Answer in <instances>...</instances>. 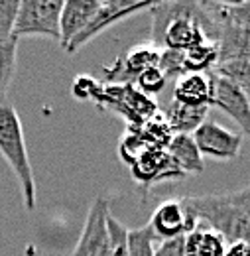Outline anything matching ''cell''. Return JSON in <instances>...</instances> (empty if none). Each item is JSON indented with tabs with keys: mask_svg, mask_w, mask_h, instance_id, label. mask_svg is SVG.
<instances>
[{
	"mask_svg": "<svg viewBox=\"0 0 250 256\" xmlns=\"http://www.w3.org/2000/svg\"><path fill=\"white\" fill-rule=\"evenodd\" d=\"M180 201L195 223L213 228L228 244L250 238V186L232 193L184 197Z\"/></svg>",
	"mask_w": 250,
	"mask_h": 256,
	"instance_id": "1",
	"label": "cell"
},
{
	"mask_svg": "<svg viewBox=\"0 0 250 256\" xmlns=\"http://www.w3.org/2000/svg\"><path fill=\"white\" fill-rule=\"evenodd\" d=\"M0 156L12 168L18 178L22 199L28 211L36 209V180L32 170L24 126L18 116V110L10 102H0Z\"/></svg>",
	"mask_w": 250,
	"mask_h": 256,
	"instance_id": "2",
	"label": "cell"
},
{
	"mask_svg": "<svg viewBox=\"0 0 250 256\" xmlns=\"http://www.w3.org/2000/svg\"><path fill=\"white\" fill-rule=\"evenodd\" d=\"M63 0H22L14 24V38L40 36L60 42Z\"/></svg>",
	"mask_w": 250,
	"mask_h": 256,
	"instance_id": "3",
	"label": "cell"
},
{
	"mask_svg": "<svg viewBox=\"0 0 250 256\" xmlns=\"http://www.w3.org/2000/svg\"><path fill=\"white\" fill-rule=\"evenodd\" d=\"M154 6V2H128V0H112V2H100V8L98 12L94 14L93 22L79 34L75 36L65 52L67 54H75L79 52L83 46H87L91 40H94L98 34H102L104 30H108L110 26L122 22L126 18L134 16V14H140V12H148L150 8Z\"/></svg>",
	"mask_w": 250,
	"mask_h": 256,
	"instance_id": "4",
	"label": "cell"
},
{
	"mask_svg": "<svg viewBox=\"0 0 250 256\" xmlns=\"http://www.w3.org/2000/svg\"><path fill=\"white\" fill-rule=\"evenodd\" d=\"M160 50L154 44H140L126 50L122 56L114 60V64L102 67L104 81L108 85H134L138 75L150 67H158Z\"/></svg>",
	"mask_w": 250,
	"mask_h": 256,
	"instance_id": "5",
	"label": "cell"
},
{
	"mask_svg": "<svg viewBox=\"0 0 250 256\" xmlns=\"http://www.w3.org/2000/svg\"><path fill=\"white\" fill-rule=\"evenodd\" d=\"M209 108L217 106L228 114L250 136V102L244 93L226 77L211 71L209 75Z\"/></svg>",
	"mask_w": 250,
	"mask_h": 256,
	"instance_id": "6",
	"label": "cell"
},
{
	"mask_svg": "<svg viewBox=\"0 0 250 256\" xmlns=\"http://www.w3.org/2000/svg\"><path fill=\"white\" fill-rule=\"evenodd\" d=\"M110 215L108 201L98 195L89 207L81 236L71 256H106L108 254V228L106 219Z\"/></svg>",
	"mask_w": 250,
	"mask_h": 256,
	"instance_id": "7",
	"label": "cell"
},
{
	"mask_svg": "<svg viewBox=\"0 0 250 256\" xmlns=\"http://www.w3.org/2000/svg\"><path fill=\"white\" fill-rule=\"evenodd\" d=\"M191 136L201 156H209L213 160H236L240 156L242 134L220 126L219 122L205 120Z\"/></svg>",
	"mask_w": 250,
	"mask_h": 256,
	"instance_id": "8",
	"label": "cell"
},
{
	"mask_svg": "<svg viewBox=\"0 0 250 256\" xmlns=\"http://www.w3.org/2000/svg\"><path fill=\"white\" fill-rule=\"evenodd\" d=\"M148 224L152 226L156 238L164 242V240L186 236L189 230L195 228L197 223L193 221V217H189V213L184 209L180 199H168L158 205Z\"/></svg>",
	"mask_w": 250,
	"mask_h": 256,
	"instance_id": "9",
	"label": "cell"
},
{
	"mask_svg": "<svg viewBox=\"0 0 250 256\" xmlns=\"http://www.w3.org/2000/svg\"><path fill=\"white\" fill-rule=\"evenodd\" d=\"M100 8V0H63L62 18H60V44H67L83 32Z\"/></svg>",
	"mask_w": 250,
	"mask_h": 256,
	"instance_id": "10",
	"label": "cell"
},
{
	"mask_svg": "<svg viewBox=\"0 0 250 256\" xmlns=\"http://www.w3.org/2000/svg\"><path fill=\"white\" fill-rule=\"evenodd\" d=\"M215 46L219 52V64L250 60V26L236 22L222 24Z\"/></svg>",
	"mask_w": 250,
	"mask_h": 256,
	"instance_id": "11",
	"label": "cell"
},
{
	"mask_svg": "<svg viewBox=\"0 0 250 256\" xmlns=\"http://www.w3.org/2000/svg\"><path fill=\"white\" fill-rule=\"evenodd\" d=\"M184 250L186 256H224L226 240L213 228L197 223L184 236Z\"/></svg>",
	"mask_w": 250,
	"mask_h": 256,
	"instance_id": "12",
	"label": "cell"
},
{
	"mask_svg": "<svg viewBox=\"0 0 250 256\" xmlns=\"http://www.w3.org/2000/svg\"><path fill=\"white\" fill-rule=\"evenodd\" d=\"M166 152L184 174H201L205 170L203 156L197 150L191 134H174L166 146Z\"/></svg>",
	"mask_w": 250,
	"mask_h": 256,
	"instance_id": "13",
	"label": "cell"
},
{
	"mask_svg": "<svg viewBox=\"0 0 250 256\" xmlns=\"http://www.w3.org/2000/svg\"><path fill=\"white\" fill-rule=\"evenodd\" d=\"M172 100L184 106H209V77L205 73H188L180 77Z\"/></svg>",
	"mask_w": 250,
	"mask_h": 256,
	"instance_id": "14",
	"label": "cell"
},
{
	"mask_svg": "<svg viewBox=\"0 0 250 256\" xmlns=\"http://www.w3.org/2000/svg\"><path fill=\"white\" fill-rule=\"evenodd\" d=\"M207 112L209 106H184L172 100L166 108L164 120L174 134H193L207 120Z\"/></svg>",
	"mask_w": 250,
	"mask_h": 256,
	"instance_id": "15",
	"label": "cell"
},
{
	"mask_svg": "<svg viewBox=\"0 0 250 256\" xmlns=\"http://www.w3.org/2000/svg\"><path fill=\"white\" fill-rule=\"evenodd\" d=\"M186 73H205L219 64V52L213 42H201L184 52Z\"/></svg>",
	"mask_w": 250,
	"mask_h": 256,
	"instance_id": "16",
	"label": "cell"
},
{
	"mask_svg": "<svg viewBox=\"0 0 250 256\" xmlns=\"http://www.w3.org/2000/svg\"><path fill=\"white\" fill-rule=\"evenodd\" d=\"M16 62H18V40L10 38L6 42H0V102L12 85Z\"/></svg>",
	"mask_w": 250,
	"mask_h": 256,
	"instance_id": "17",
	"label": "cell"
},
{
	"mask_svg": "<svg viewBox=\"0 0 250 256\" xmlns=\"http://www.w3.org/2000/svg\"><path fill=\"white\" fill-rule=\"evenodd\" d=\"M213 71L222 75V77H226V79H230L244 93V96L248 98L250 102V60L219 64Z\"/></svg>",
	"mask_w": 250,
	"mask_h": 256,
	"instance_id": "18",
	"label": "cell"
},
{
	"mask_svg": "<svg viewBox=\"0 0 250 256\" xmlns=\"http://www.w3.org/2000/svg\"><path fill=\"white\" fill-rule=\"evenodd\" d=\"M156 234L150 224L128 230V256H154Z\"/></svg>",
	"mask_w": 250,
	"mask_h": 256,
	"instance_id": "19",
	"label": "cell"
},
{
	"mask_svg": "<svg viewBox=\"0 0 250 256\" xmlns=\"http://www.w3.org/2000/svg\"><path fill=\"white\" fill-rule=\"evenodd\" d=\"M158 69L166 75V79H180L186 73V62H184V52H178V50H160V60H158Z\"/></svg>",
	"mask_w": 250,
	"mask_h": 256,
	"instance_id": "20",
	"label": "cell"
},
{
	"mask_svg": "<svg viewBox=\"0 0 250 256\" xmlns=\"http://www.w3.org/2000/svg\"><path fill=\"white\" fill-rule=\"evenodd\" d=\"M106 228H108V254L106 256H128V228L108 215L106 219Z\"/></svg>",
	"mask_w": 250,
	"mask_h": 256,
	"instance_id": "21",
	"label": "cell"
},
{
	"mask_svg": "<svg viewBox=\"0 0 250 256\" xmlns=\"http://www.w3.org/2000/svg\"><path fill=\"white\" fill-rule=\"evenodd\" d=\"M166 85H168V79H166V75H164L158 67L146 69V71L140 73L138 79H136V89L146 96L162 95L164 89H166Z\"/></svg>",
	"mask_w": 250,
	"mask_h": 256,
	"instance_id": "22",
	"label": "cell"
},
{
	"mask_svg": "<svg viewBox=\"0 0 250 256\" xmlns=\"http://www.w3.org/2000/svg\"><path fill=\"white\" fill-rule=\"evenodd\" d=\"M20 10V0H0V42L14 38V24Z\"/></svg>",
	"mask_w": 250,
	"mask_h": 256,
	"instance_id": "23",
	"label": "cell"
},
{
	"mask_svg": "<svg viewBox=\"0 0 250 256\" xmlns=\"http://www.w3.org/2000/svg\"><path fill=\"white\" fill-rule=\"evenodd\" d=\"M98 87H100V83L93 79L91 75H77L73 85H71V93L79 100H93Z\"/></svg>",
	"mask_w": 250,
	"mask_h": 256,
	"instance_id": "24",
	"label": "cell"
},
{
	"mask_svg": "<svg viewBox=\"0 0 250 256\" xmlns=\"http://www.w3.org/2000/svg\"><path fill=\"white\" fill-rule=\"evenodd\" d=\"M154 256H186L184 250V236L182 238H172V240H164Z\"/></svg>",
	"mask_w": 250,
	"mask_h": 256,
	"instance_id": "25",
	"label": "cell"
},
{
	"mask_svg": "<svg viewBox=\"0 0 250 256\" xmlns=\"http://www.w3.org/2000/svg\"><path fill=\"white\" fill-rule=\"evenodd\" d=\"M224 256H250L248 240H240V242H230V244H226Z\"/></svg>",
	"mask_w": 250,
	"mask_h": 256,
	"instance_id": "26",
	"label": "cell"
}]
</instances>
